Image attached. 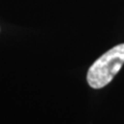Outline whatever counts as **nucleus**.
<instances>
[{"label": "nucleus", "instance_id": "1", "mask_svg": "<svg viewBox=\"0 0 124 124\" xmlns=\"http://www.w3.org/2000/svg\"><path fill=\"white\" fill-rule=\"evenodd\" d=\"M124 64V43L108 50L90 66L86 79L95 89L102 88L110 83Z\"/></svg>", "mask_w": 124, "mask_h": 124}]
</instances>
